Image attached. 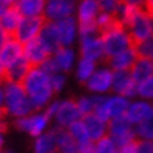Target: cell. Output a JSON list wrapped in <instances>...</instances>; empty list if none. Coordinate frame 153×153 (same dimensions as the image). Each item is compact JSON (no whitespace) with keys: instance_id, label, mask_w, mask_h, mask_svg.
<instances>
[{"instance_id":"obj_1","label":"cell","mask_w":153,"mask_h":153,"mask_svg":"<svg viewBox=\"0 0 153 153\" xmlns=\"http://www.w3.org/2000/svg\"><path fill=\"white\" fill-rule=\"evenodd\" d=\"M22 86L28 99L31 100L34 109H45L55 94L52 89L50 75L39 66H33L30 69L22 80Z\"/></svg>"},{"instance_id":"obj_2","label":"cell","mask_w":153,"mask_h":153,"mask_svg":"<svg viewBox=\"0 0 153 153\" xmlns=\"http://www.w3.org/2000/svg\"><path fill=\"white\" fill-rule=\"evenodd\" d=\"M3 109L6 116L25 117L34 111L31 100L28 99L22 83L16 81H3Z\"/></svg>"},{"instance_id":"obj_3","label":"cell","mask_w":153,"mask_h":153,"mask_svg":"<svg viewBox=\"0 0 153 153\" xmlns=\"http://www.w3.org/2000/svg\"><path fill=\"white\" fill-rule=\"evenodd\" d=\"M99 34L102 38L103 47H105V58L114 56V55L120 53L123 50H128V48L134 47V42L130 36L128 30L125 28L117 19L108 27V28L100 31Z\"/></svg>"},{"instance_id":"obj_4","label":"cell","mask_w":153,"mask_h":153,"mask_svg":"<svg viewBox=\"0 0 153 153\" xmlns=\"http://www.w3.org/2000/svg\"><path fill=\"white\" fill-rule=\"evenodd\" d=\"M45 111L50 117H53L56 125L61 128H69L74 122L80 120L83 117L78 109V105H76V100L72 99H67L62 102H50Z\"/></svg>"},{"instance_id":"obj_5","label":"cell","mask_w":153,"mask_h":153,"mask_svg":"<svg viewBox=\"0 0 153 153\" xmlns=\"http://www.w3.org/2000/svg\"><path fill=\"white\" fill-rule=\"evenodd\" d=\"M125 28L128 30L134 45L149 38H153V19L150 13L145 11L144 8H137L134 16L131 17Z\"/></svg>"},{"instance_id":"obj_6","label":"cell","mask_w":153,"mask_h":153,"mask_svg":"<svg viewBox=\"0 0 153 153\" xmlns=\"http://www.w3.org/2000/svg\"><path fill=\"white\" fill-rule=\"evenodd\" d=\"M50 119L52 117L48 116L45 109H39L38 113H31L25 117L16 119V128L20 131H25V133H28L33 137H36L47 131Z\"/></svg>"},{"instance_id":"obj_7","label":"cell","mask_w":153,"mask_h":153,"mask_svg":"<svg viewBox=\"0 0 153 153\" xmlns=\"http://www.w3.org/2000/svg\"><path fill=\"white\" fill-rule=\"evenodd\" d=\"M108 136L117 145L134 141V137H136L134 125L127 119V116L114 117V119L108 120Z\"/></svg>"},{"instance_id":"obj_8","label":"cell","mask_w":153,"mask_h":153,"mask_svg":"<svg viewBox=\"0 0 153 153\" xmlns=\"http://www.w3.org/2000/svg\"><path fill=\"white\" fill-rule=\"evenodd\" d=\"M44 24H45L44 16L22 17L13 36H14L19 42L27 44L28 41H31V39H34V38L39 36V33H41V30H42Z\"/></svg>"},{"instance_id":"obj_9","label":"cell","mask_w":153,"mask_h":153,"mask_svg":"<svg viewBox=\"0 0 153 153\" xmlns=\"http://www.w3.org/2000/svg\"><path fill=\"white\" fill-rule=\"evenodd\" d=\"M76 8V0H47L45 10H44V19L48 22L71 17Z\"/></svg>"},{"instance_id":"obj_10","label":"cell","mask_w":153,"mask_h":153,"mask_svg":"<svg viewBox=\"0 0 153 153\" xmlns=\"http://www.w3.org/2000/svg\"><path fill=\"white\" fill-rule=\"evenodd\" d=\"M113 75H114V71H111L109 67L95 69L94 74L86 81V86L91 92L97 95H103L113 86Z\"/></svg>"},{"instance_id":"obj_11","label":"cell","mask_w":153,"mask_h":153,"mask_svg":"<svg viewBox=\"0 0 153 153\" xmlns=\"http://www.w3.org/2000/svg\"><path fill=\"white\" fill-rule=\"evenodd\" d=\"M80 52L83 58H89L92 61H102L105 59V47H103L100 34H88V36H80Z\"/></svg>"},{"instance_id":"obj_12","label":"cell","mask_w":153,"mask_h":153,"mask_svg":"<svg viewBox=\"0 0 153 153\" xmlns=\"http://www.w3.org/2000/svg\"><path fill=\"white\" fill-rule=\"evenodd\" d=\"M53 25H55V30H56V34H58L59 45L71 47L76 38V34H78V24H76V20L71 16V17L55 20Z\"/></svg>"},{"instance_id":"obj_13","label":"cell","mask_w":153,"mask_h":153,"mask_svg":"<svg viewBox=\"0 0 153 153\" xmlns=\"http://www.w3.org/2000/svg\"><path fill=\"white\" fill-rule=\"evenodd\" d=\"M136 88H137V83L133 80L130 71H117V72H114L111 89H113L117 95L131 99L133 95H136Z\"/></svg>"},{"instance_id":"obj_14","label":"cell","mask_w":153,"mask_h":153,"mask_svg":"<svg viewBox=\"0 0 153 153\" xmlns=\"http://www.w3.org/2000/svg\"><path fill=\"white\" fill-rule=\"evenodd\" d=\"M50 55L52 52L44 45V42L39 38H34L24 44V56L31 66H41Z\"/></svg>"},{"instance_id":"obj_15","label":"cell","mask_w":153,"mask_h":153,"mask_svg":"<svg viewBox=\"0 0 153 153\" xmlns=\"http://www.w3.org/2000/svg\"><path fill=\"white\" fill-rule=\"evenodd\" d=\"M22 56H24V44L19 42L14 36H10L3 44V47L0 48V66L3 67V72L8 66H11L13 62Z\"/></svg>"},{"instance_id":"obj_16","label":"cell","mask_w":153,"mask_h":153,"mask_svg":"<svg viewBox=\"0 0 153 153\" xmlns=\"http://www.w3.org/2000/svg\"><path fill=\"white\" fill-rule=\"evenodd\" d=\"M83 119V123L86 127V131H88V136L91 141H99L103 136L108 134V120L102 119L97 114L91 113V114H86L81 117Z\"/></svg>"},{"instance_id":"obj_17","label":"cell","mask_w":153,"mask_h":153,"mask_svg":"<svg viewBox=\"0 0 153 153\" xmlns=\"http://www.w3.org/2000/svg\"><path fill=\"white\" fill-rule=\"evenodd\" d=\"M137 58V52H136V47H131L128 50H123L120 53L114 55V56H109L106 58L108 61V66L111 71H130L131 66L134 64V61Z\"/></svg>"},{"instance_id":"obj_18","label":"cell","mask_w":153,"mask_h":153,"mask_svg":"<svg viewBox=\"0 0 153 153\" xmlns=\"http://www.w3.org/2000/svg\"><path fill=\"white\" fill-rule=\"evenodd\" d=\"M152 108H153V105H150L147 100L130 102L128 109H127V113H125V116H127V119L133 123L134 127H137L139 123H142L150 116Z\"/></svg>"},{"instance_id":"obj_19","label":"cell","mask_w":153,"mask_h":153,"mask_svg":"<svg viewBox=\"0 0 153 153\" xmlns=\"http://www.w3.org/2000/svg\"><path fill=\"white\" fill-rule=\"evenodd\" d=\"M100 8L97 0H81L78 3V25H92L95 24Z\"/></svg>"},{"instance_id":"obj_20","label":"cell","mask_w":153,"mask_h":153,"mask_svg":"<svg viewBox=\"0 0 153 153\" xmlns=\"http://www.w3.org/2000/svg\"><path fill=\"white\" fill-rule=\"evenodd\" d=\"M33 66L25 59V56L19 58L14 61L11 66H8L3 72V81H16V83H22L24 76L28 74V71Z\"/></svg>"},{"instance_id":"obj_21","label":"cell","mask_w":153,"mask_h":153,"mask_svg":"<svg viewBox=\"0 0 153 153\" xmlns=\"http://www.w3.org/2000/svg\"><path fill=\"white\" fill-rule=\"evenodd\" d=\"M45 3L47 0H17L14 6L22 17H34L44 16Z\"/></svg>"},{"instance_id":"obj_22","label":"cell","mask_w":153,"mask_h":153,"mask_svg":"<svg viewBox=\"0 0 153 153\" xmlns=\"http://www.w3.org/2000/svg\"><path fill=\"white\" fill-rule=\"evenodd\" d=\"M52 58L56 64L59 72H67L71 71L74 62H75V53L71 47H58L56 50L52 53Z\"/></svg>"},{"instance_id":"obj_23","label":"cell","mask_w":153,"mask_h":153,"mask_svg":"<svg viewBox=\"0 0 153 153\" xmlns=\"http://www.w3.org/2000/svg\"><path fill=\"white\" fill-rule=\"evenodd\" d=\"M33 152L34 153H58V145H56V139H55L53 131H45V133L34 137Z\"/></svg>"},{"instance_id":"obj_24","label":"cell","mask_w":153,"mask_h":153,"mask_svg":"<svg viewBox=\"0 0 153 153\" xmlns=\"http://www.w3.org/2000/svg\"><path fill=\"white\" fill-rule=\"evenodd\" d=\"M130 74H131V76H133V80L136 83H141L145 78H149V76L153 75V62L147 58L137 56L134 64L130 69Z\"/></svg>"},{"instance_id":"obj_25","label":"cell","mask_w":153,"mask_h":153,"mask_svg":"<svg viewBox=\"0 0 153 153\" xmlns=\"http://www.w3.org/2000/svg\"><path fill=\"white\" fill-rule=\"evenodd\" d=\"M52 131L55 134V139H56V145H58V152L59 153L76 152V142H75V139L71 136V133L67 131V128L56 127Z\"/></svg>"},{"instance_id":"obj_26","label":"cell","mask_w":153,"mask_h":153,"mask_svg":"<svg viewBox=\"0 0 153 153\" xmlns=\"http://www.w3.org/2000/svg\"><path fill=\"white\" fill-rule=\"evenodd\" d=\"M20 19H22V16H20V13L16 10V6H10V8L3 13V16L0 17V25L3 27V30L8 33L10 36H13L19 22H20Z\"/></svg>"},{"instance_id":"obj_27","label":"cell","mask_w":153,"mask_h":153,"mask_svg":"<svg viewBox=\"0 0 153 153\" xmlns=\"http://www.w3.org/2000/svg\"><path fill=\"white\" fill-rule=\"evenodd\" d=\"M97 69V62L89 59V58H83L78 61V66H76V78L81 83H86L89 80V76L94 74V71Z\"/></svg>"},{"instance_id":"obj_28","label":"cell","mask_w":153,"mask_h":153,"mask_svg":"<svg viewBox=\"0 0 153 153\" xmlns=\"http://www.w3.org/2000/svg\"><path fill=\"white\" fill-rule=\"evenodd\" d=\"M67 131L71 133V136L75 139L76 145H78L80 142H85V141H89V136H88V131H86V127L85 123H83V119L74 122L71 127L67 128Z\"/></svg>"},{"instance_id":"obj_29","label":"cell","mask_w":153,"mask_h":153,"mask_svg":"<svg viewBox=\"0 0 153 153\" xmlns=\"http://www.w3.org/2000/svg\"><path fill=\"white\" fill-rule=\"evenodd\" d=\"M95 153H119L117 144L108 134L95 141Z\"/></svg>"},{"instance_id":"obj_30","label":"cell","mask_w":153,"mask_h":153,"mask_svg":"<svg viewBox=\"0 0 153 153\" xmlns=\"http://www.w3.org/2000/svg\"><path fill=\"white\" fill-rule=\"evenodd\" d=\"M136 94L139 97H142V100H147V102L153 100V75L149 76V78H145L144 81L137 83Z\"/></svg>"},{"instance_id":"obj_31","label":"cell","mask_w":153,"mask_h":153,"mask_svg":"<svg viewBox=\"0 0 153 153\" xmlns=\"http://www.w3.org/2000/svg\"><path fill=\"white\" fill-rule=\"evenodd\" d=\"M136 134L141 139H153V108L150 116L136 127Z\"/></svg>"},{"instance_id":"obj_32","label":"cell","mask_w":153,"mask_h":153,"mask_svg":"<svg viewBox=\"0 0 153 153\" xmlns=\"http://www.w3.org/2000/svg\"><path fill=\"white\" fill-rule=\"evenodd\" d=\"M136 47V52H137V56H142V58H147L153 62V38H149L139 42L134 45Z\"/></svg>"},{"instance_id":"obj_33","label":"cell","mask_w":153,"mask_h":153,"mask_svg":"<svg viewBox=\"0 0 153 153\" xmlns=\"http://www.w3.org/2000/svg\"><path fill=\"white\" fill-rule=\"evenodd\" d=\"M99 3V8L102 13H108V14H113L116 16V13L119 11L122 2L120 0H97Z\"/></svg>"},{"instance_id":"obj_34","label":"cell","mask_w":153,"mask_h":153,"mask_svg":"<svg viewBox=\"0 0 153 153\" xmlns=\"http://www.w3.org/2000/svg\"><path fill=\"white\" fill-rule=\"evenodd\" d=\"M76 105H78L81 116L91 114L94 111V95L92 97H81V99L76 100Z\"/></svg>"},{"instance_id":"obj_35","label":"cell","mask_w":153,"mask_h":153,"mask_svg":"<svg viewBox=\"0 0 153 153\" xmlns=\"http://www.w3.org/2000/svg\"><path fill=\"white\" fill-rule=\"evenodd\" d=\"M50 83H52L53 92H61L66 86V75L62 72L53 74V75H50Z\"/></svg>"},{"instance_id":"obj_36","label":"cell","mask_w":153,"mask_h":153,"mask_svg":"<svg viewBox=\"0 0 153 153\" xmlns=\"http://www.w3.org/2000/svg\"><path fill=\"white\" fill-rule=\"evenodd\" d=\"M136 153H153V139L136 141Z\"/></svg>"},{"instance_id":"obj_37","label":"cell","mask_w":153,"mask_h":153,"mask_svg":"<svg viewBox=\"0 0 153 153\" xmlns=\"http://www.w3.org/2000/svg\"><path fill=\"white\" fill-rule=\"evenodd\" d=\"M76 153H95V142L94 141H85L76 145Z\"/></svg>"},{"instance_id":"obj_38","label":"cell","mask_w":153,"mask_h":153,"mask_svg":"<svg viewBox=\"0 0 153 153\" xmlns=\"http://www.w3.org/2000/svg\"><path fill=\"white\" fill-rule=\"evenodd\" d=\"M117 147H119V153H136V139L127 142V144L117 145Z\"/></svg>"},{"instance_id":"obj_39","label":"cell","mask_w":153,"mask_h":153,"mask_svg":"<svg viewBox=\"0 0 153 153\" xmlns=\"http://www.w3.org/2000/svg\"><path fill=\"white\" fill-rule=\"evenodd\" d=\"M120 2L125 5L136 6V8H144V5H145V0H120Z\"/></svg>"},{"instance_id":"obj_40","label":"cell","mask_w":153,"mask_h":153,"mask_svg":"<svg viewBox=\"0 0 153 153\" xmlns=\"http://www.w3.org/2000/svg\"><path fill=\"white\" fill-rule=\"evenodd\" d=\"M8 38H10V34L3 30V27H2V25H0V48L3 47V44L6 42V39H8Z\"/></svg>"},{"instance_id":"obj_41","label":"cell","mask_w":153,"mask_h":153,"mask_svg":"<svg viewBox=\"0 0 153 153\" xmlns=\"http://www.w3.org/2000/svg\"><path fill=\"white\" fill-rule=\"evenodd\" d=\"M5 117H6V113H5L3 106H0V130H2V131H5V128H6V123H5Z\"/></svg>"},{"instance_id":"obj_42","label":"cell","mask_w":153,"mask_h":153,"mask_svg":"<svg viewBox=\"0 0 153 153\" xmlns=\"http://www.w3.org/2000/svg\"><path fill=\"white\" fill-rule=\"evenodd\" d=\"M10 8V6L8 5H6L5 2H3V0H0V17H2L3 16V13L6 11V10H8Z\"/></svg>"},{"instance_id":"obj_43","label":"cell","mask_w":153,"mask_h":153,"mask_svg":"<svg viewBox=\"0 0 153 153\" xmlns=\"http://www.w3.org/2000/svg\"><path fill=\"white\" fill-rule=\"evenodd\" d=\"M144 10L145 11H152L153 10V0H145V5H144Z\"/></svg>"},{"instance_id":"obj_44","label":"cell","mask_w":153,"mask_h":153,"mask_svg":"<svg viewBox=\"0 0 153 153\" xmlns=\"http://www.w3.org/2000/svg\"><path fill=\"white\" fill-rule=\"evenodd\" d=\"M0 106H3V88L0 85Z\"/></svg>"},{"instance_id":"obj_45","label":"cell","mask_w":153,"mask_h":153,"mask_svg":"<svg viewBox=\"0 0 153 153\" xmlns=\"http://www.w3.org/2000/svg\"><path fill=\"white\" fill-rule=\"evenodd\" d=\"M3 2H5L6 5H8V6H14L17 0H3Z\"/></svg>"},{"instance_id":"obj_46","label":"cell","mask_w":153,"mask_h":153,"mask_svg":"<svg viewBox=\"0 0 153 153\" xmlns=\"http://www.w3.org/2000/svg\"><path fill=\"white\" fill-rule=\"evenodd\" d=\"M2 145H3V131L0 130V150H2Z\"/></svg>"},{"instance_id":"obj_47","label":"cell","mask_w":153,"mask_h":153,"mask_svg":"<svg viewBox=\"0 0 153 153\" xmlns=\"http://www.w3.org/2000/svg\"><path fill=\"white\" fill-rule=\"evenodd\" d=\"M0 153H16V152H13V150H6V152H0Z\"/></svg>"},{"instance_id":"obj_48","label":"cell","mask_w":153,"mask_h":153,"mask_svg":"<svg viewBox=\"0 0 153 153\" xmlns=\"http://www.w3.org/2000/svg\"><path fill=\"white\" fill-rule=\"evenodd\" d=\"M2 83H3V76L0 75V85H2Z\"/></svg>"},{"instance_id":"obj_49","label":"cell","mask_w":153,"mask_h":153,"mask_svg":"<svg viewBox=\"0 0 153 153\" xmlns=\"http://www.w3.org/2000/svg\"><path fill=\"white\" fill-rule=\"evenodd\" d=\"M150 16H152V19H153V10L150 11Z\"/></svg>"},{"instance_id":"obj_50","label":"cell","mask_w":153,"mask_h":153,"mask_svg":"<svg viewBox=\"0 0 153 153\" xmlns=\"http://www.w3.org/2000/svg\"><path fill=\"white\" fill-rule=\"evenodd\" d=\"M69 153H76V152H69Z\"/></svg>"},{"instance_id":"obj_51","label":"cell","mask_w":153,"mask_h":153,"mask_svg":"<svg viewBox=\"0 0 153 153\" xmlns=\"http://www.w3.org/2000/svg\"><path fill=\"white\" fill-rule=\"evenodd\" d=\"M0 152H2V150H0Z\"/></svg>"}]
</instances>
